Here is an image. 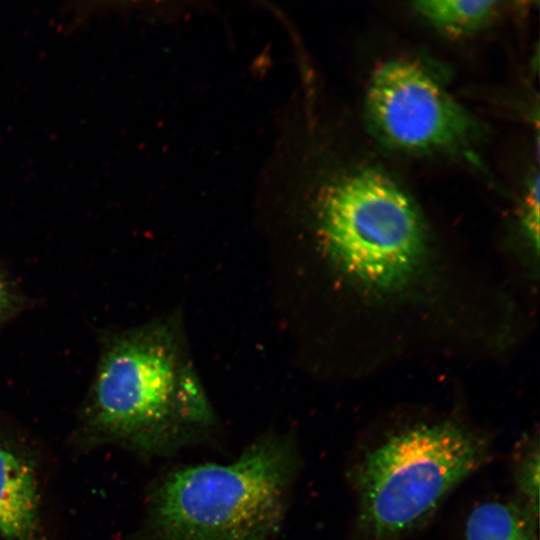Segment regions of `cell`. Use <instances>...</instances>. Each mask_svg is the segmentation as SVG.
Segmentation results:
<instances>
[{"instance_id":"1","label":"cell","mask_w":540,"mask_h":540,"mask_svg":"<svg viewBox=\"0 0 540 540\" xmlns=\"http://www.w3.org/2000/svg\"><path fill=\"white\" fill-rule=\"evenodd\" d=\"M211 421L202 394L177 376L164 334L138 329L103 344L73 442L81 449L116 445L160 455L187 444Z\"/></svg>"},{"instance_id":"2","label":"cell","mask_w":540,"mask_h":540,"mask_svg":"<svg viewBox=\"0 0 540 540\" xmlns=\"http://www.w3.org/2000/svg\"><path fill=\"white\" fill-rule=\"evenodd\" d=\"M295 471L293 448L276 437L230 463L178 469L152 495V540H275Z\"/></svg>"},{"instance_id":"3","label":"cell","mask_w":540,"mask_h":540,"mask_svg":"<svg viewBox=\"0 0 540 540\" xmlns=\"http://www.w3.org/2000/svg\"><path fill=\"white\" fill-rule=\"evenodd\" d=\"M489 456V440L453 422L417 424L387 435L365 450L351 471L358 536L402 539Z\"/></svg>"},{"instance_id":"4","label":"cell","mask_w":540,"mask_h":540,"mask_svg":"<svg viewBox=\"0 0 540 540\" xmlns=\"http://www.w3.org/2000/svg\"><path fill=\"white\" fill-rule=\"evenodd\" d=\"M318 224L340 267L379 290L403 284L424 245L423 222L414 202L389 176L372 168L351 172L325 188Z\"/></svg>"},{"instance_id":"5","label":"cell","mask_w":540,"mask_h":540,"mask_svg":"<svg viewBox=\"0 0 540 540\" xmlns=\"http://www.w3.org/2000/svg\"><path fill=\"white\" fill-rule=\"evenodd\" d=\"M372 135L406 154L453 151L475 139L474 117L421 64L407 58L382 62L364 99Z\"/></svg>"},{"instance_id":"6","label":"cell","mask_w":540,"mask_h":540,"mask_svg":"<svg viewBox=\"0 0 540 540\" xmlns=\"http://www.w3.org/2000/svg\"><path fill=\"white\" fill-rule=\"evenodd\" d=\"M45 480L36 441L0 415V540H51Z\"/></svg>"},{"instance_id":"7","label":"cell","mask_w":540,"mask_h":540,"mask_svg":"<svg viewBox=\"0 0 540 540\" xmlns=\"http://www.w3.org/2000/svg\"><path fill=\"white\" fill-rule=\"evenodd\" d=\"M538 519L516 500H487L471 509L463 540H538Z\"/></svg>"},{"instance_id":"8","label":"cell","mask_w":540,"mask_h":540,"mask_svg":"<svg viewBox=\"0 0 540 540\" xmlns=\"http://www.w3.org/2000/svg\"><path fill=\"white\" fill-rule=\"evenodd\" d=\"M494 0H418L414 10L437 30L450 37L475 33L492 22L498 13Z\"/></svg>"},{"instance_id":"9","label":"cell","mask_w":540,"mask_h":540,"mask_svg":"<svg viewBox=\"0 0 540 540\" xmlns=\"http://www.w3.org/2000/svg\"><path fill=\"white\" fill-rule=\"evenodd\" d=\"M517 490L516 501L539 518V445L538 440H527L517 452L514 464Z\"/></svg>"},{"instance_id":"10","label":"cell","mask_w":540,"mask_h":540,"mask_svg":"<svg viewBox=\"0 0 540 540\" xmlns=\"http://www.w3.org/2000/svg\"><path fill=\"white\" fill-rule=\"evenodd\" d=\"M539 186L537 174L528 184L523 221L525 231L535 243V248H538L539 244Z\"/></svg>"},{"instance_id":"11","label":"cell","mask_w":540,"mask_h":540,"mask_svg":"<svg viewBox=\"0 0 540 540\" xmlns=\"http://www.w3.org/2000/svg\"><path fill=\"white\" fill-rule=\"evenodd\" d=\"M22 298L10 276L0 267V324L20 310Z\"/></svg>"}]
</instances>
